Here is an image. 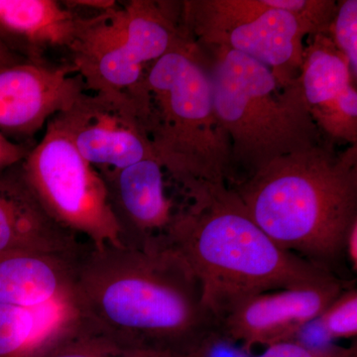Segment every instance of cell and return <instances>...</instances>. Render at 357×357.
I'll return each mask as SVG.
<instances>
[{
  "label": "cell",
  "instance_id": "obj_1",
  "mask_svg": "<svg viewBox=\"0 0 357 357\" xmlns=\"http://www.w3.org/2000/svg\"><path fill=\"white\" fill-rule=\"evenodd\" d=\"M70 302L89 328L121 351L187 357L220 342L203 283L167 245L89 246L77 262Z\"/></svg>",
  "mask_w": 357,
  "mask_h": 357
},
{
  "label": "cell",
  "instance_id": "obj_2",
  "mask_svg": "<svg viewBox=\"0 0 357 357\" xmlns=\"http://www.w3.org/2000/svg\"><path fill=\"white\" fill-rule=\"evenodd\" d=\"M277 245L332 271L357 220V148L316 145L284 155L231 188Z\"/></svg>",
  "mask_w": 357,
  "mask_h": 357
},
{
  "label": "cell",
  "instance_id": "obj_3",
  "mask_svg": "<svg viewBox=\"0 0 357 357\" xmlns=\"http://www.w3.org/2000/svg\"><path fill=\"white\" fill-rule=\"evenodd\" d=\"M187 196L190 203L176 211L165 244L199 277L213 312L238 296L314 285L337 277L277 245L227 185H206Z\"/></svg>",
  "mask_w": 357,
  "mask_h": 357
},
{
  "label": "cell",
  "instance_id": "obj_4",
  "mask_svg": "<svg viewBox=\"0 0 357 357\" xmlns=\"http://www.w3.org/2000/svg\"><path fill=\"white\" fill-rule=\"evenodd\" d=\"M131 91L139 100L155 159L187 194L227 185L229 142L213 109L198 45L184 35Z\"/></svg>",
  "mask_w": 357,
  "mask_h": 357
},
{
  "label": "cell",
  "instance_id": "obj_5",
  "mask_svg": "<svg viewBox=\"0 0 357 357\" xmlns=\"http://www.w3.org/2000/svg\"><path fill=\"white\" fill-rule=\"evenodd\" d=\"M211 48L206 70L231 165L243 167L249 176L278 157L321 144L298 81L282 84L255 59L227 47Z\"/></svg>",
  "mask_w": 357,
  "mask_h": 357
},
{
  "label": "cell",
  "instance_id": "obj_6",
  "mask_svg": "<svg viewBox=\"0 0 357 357\" xmlns=\"http://www.w3.org/2000/svg\"><path fill=\"white\" fill-rule=\"evenodd\" d=\"M185 29L202 43L262 63L282 84H295L306 36L330 33L337 10L328 0H199L183 4Z\"/></svg>",
  "mask_w": 357,
  "mask_h": 357
},
{
  "label": "cell",
  "instance_id": "obj_7",
  "mask_svg": "<svg viewBox=\"0 0 357 357\" xmlns=\"http://www.w3.org/2000/svg\"><path fill=\"white\" fill-rule=\"evenodd\" d=\"M30 189L59 227L91 248L123 246L100 171L49 122L21 163Z\"/></svg>",
  "mask_w": 357,
  "mask_h": 357
},
{
  "label": "cell",
  "instance_id": "obj_8",
  "mask_svg": "<svg viewBox=\"0 0 357 357\" xmlns=\"http://www.w3.org/2000/svg\"><path fill=\"white\" fill-rule=\"evenodd\" d=\"M184 36L162 2L134 0L91 16L72 53V65L86 89L128 91L145 65L168 53Z\"/></svg>",
  "mask_w": 357,
  "mask_h": 357
},
{
  "label": "cell",
  "instance_id": "obj_9",
  "mask_svg": "<svg viewBox=\"0 0 357 357\" xmlns=\"http://www.w3.org/2000/svg\"><path fill=\"white\" fill-rule=\"evenodd\" d=\"M49 122L98 170L154 157L139 100L131 89H84Z\"/></svg>",
  "mask_w": 357,
  "mask_h": 357
},
{
  "label": "cell",
  "instance_id": "obj_10",
  "mask_svg": "<svg viewBox=\"0 0 357 357\" xmlns=\"http://www.w3.org/2000/svg\"><path fill=\"white\" fill-rule=\"evenodd\" d=\"M337 277L314 285L248 294L213 310L220 342L244 351L295 340L344 290Z\"/></svg>",
  "mask_w": 357,
  "mask_h": 357
},
{
  "label": "cell",
  "instance_id": "obj_11",
  "mask_svg": "<svg viewBox=\"0 0 357 357\" xmlns=\"http://www.w3.org/2000/svg\"><path fill=\"white\" fill-rule=\"evenodd\" d=\"M86 89L74 66L26 61L0 70V132L28 144ZM31 146V145H29Z\"/></svg>",
  "mask_w": 357,
  "mask_h": 357
},
{
  "label": "cell",
  "instance_id": "obj_12",
  "mask_svg": "<svg viewBox=\"0 0 357 357\" xmlns=\"http://www.w3.org/2000/svg\"><path fill=\"white\" fill-rule=\"evenodd\" d=\"M98 171L107 185L122 245L140 250L165 245L176 211L167 198L165 171L159 162L150 157L124 168Z\"/></svg>",
  "mask_w": 357,
  "mask_h": 357
},
{
  "label": "cell",
  "instance_id": "obj_13",
  "mask_svg": "<svg viewBox=\"0 0 357 357\" xmlns=\"http://www.w3.org/2000/svg\"><path fill=\"white\" fill-rule=\"evenodd\" d=\"M354 79L349 62L330 33L309 37L298 84L310 114L319 130L356 145L357 93Z\"/></svg>",
  "mask_w": 357,
  "mask_h": 357
},
{
  "label": "cell",
  "instance_id": "obj_14",
  "mask_svg": "<svg viewBox=\"0 0 357 357\" xmlns=\"http://www.w3.org/2000/svg\"><path fill=\"white\" fill-rule=\"evenodd\" d=\"M86 248L46 213L21 164L0 172V255L15 251L81 255Z\"/></svg>",
  "mask_w": 357,
  "mask_h": 357
},
{
  "label": "cell",
  "instance_id": "obj_15",
  "mask_svg": "<svg viewBox=\"0 0 357 357\" xmlns=\"http://www.w3.org/2000/svg\"><path fill=\"white\" fill-rule=\"evenodd\" d=\"M81 256L33 251L0 255V304L37 309L70 300Z\"/></svg>",
  "mask_w": 357,
  "mask_h": 357
},
{
  "label": "cell",
  "instance_id": "obj_16",
  "mask_svg": "<svg viewBox=\"0 0 357 357\" xmlns=\"http://www.w3.org/2000/svg\"><path fill=\"white\" fill-rule=\"evenodd\" d=\"M91 16L56 0H0V33L22 42L29 61H43L42 53L48 49L72 53Z\"/></svg>",
  "mask_w": 357,
  "mask_h": 357
},
{
  "label": "cell",
  "instance_id": "obj_17",
  "mask_svg": "<svg viewBox=\"0 0 357 357\" xmlns=\"http://www.w3.org/2000/svg\"><path fill=\"white\" fill-rule=\"evenodd\" d=\"M77 316L70 300L37 309L0 304V357H34Z\"/></svg>",
  "mask_w": 357,
  "mask_h": 357
},
{
  "label": "cell",
  "instance_id": "obj_18",
  "mask_svg": "<svg viewBox=\"0 0 357 357\" xmlns=\"http://www.w3.org/2000/svg\"><path fill=\"white\" fill-rule=\"evenodd\" d=\"M121 349L77 318L34 357H119Z\"/></svg>",
  "mask_w": 357,
  "mask_h": 357
},
{
  "label": "cell",
  "instance_id": "obj_19",
  "mask_svg": "<svg viewBox=\"0 0 357 357\" xmlns=\"http://www.w3.org/2000/svg\"><path fill=\"white\" fill-rule=\"evenodd\" d=\"M318 321L330 340H356L357 335V290L344 287L324 310Z\"/></svg>",
  "mask_w": 357,
  "mask_h": 357
},
{
  "label": "cell",
  "instance_id": "obj_20",
  "mask_svg": "<svg viewBox=\"0 0 357 357\" xmlns=\"http://www.w3.org/2000/svg\"><path fill=\"white\" fill-rule=\"evenodd\" d=\"M333 43L344 56L354 79L357 77V1L345 0L337 6V13L331 26Z\"/></svg>",
  "mask_w": 357,
  "mask_h": 357
},
{
  "label": "cell",
  "instance_id": "obj_21",
  "mask_svg": "<svg viewBox=\"0 0 357 357\" xmlns=\"http://www.w3.org/2000/svg\"><path fill=\"white\" fill-rule=\"evenodd\" d=\"M255 357H357V345L317 347L292 340L268 347Z\"/></svg>",
  "mask_w": 357,
  "mask_h": 357
},
{
  "label": "cell",
  "instance_id": "obj_22",
  "mask_svg": "<svg viewBox=\"0 0 357 357\" xmlns=\"http://www.w3.org/2000/svg\"><path fill=\"white\" fill-rule=\"evenodd\" d=\"M32 147L9 139L0 132V172L22 163Z\"/></svg>",
  "mask_w": 357,
  "mask_h": 357
},
{
  "label": "cell",
  "instance_id": "obj_23",
  "mask_svg": "<svg viewBox=\"0 0 357 357\" xmlns=\"http://www.w3.org/2000/svg\"><path fill=\"white\" fill-rule=\"evenodd\" d=\"M27 60L7 42L6 37L0 33V70L24 63Z\"/></svg>",
  "mask_w": 357,
  "mask_h": 357
},
{
  "label": "cell",
  "instance_id": "obj_24",
  "mask_svg": "<svg viewBox=\"0 0 357 357\" xmlns=\"http://www.w3.org/2000/svg\"><path fill=\"white\" fill-rule=\"evenodd\" d=\"M64 2L70 8L76 10L81 8L91 9L98 14L107 13L119 7L114 0H68Z\"/></svg>",
  "mask_w": 357,
  "mask_h": 357
},
{
  "label": "cell",
  "instance_id": "obj_25",
  "mask_svg": "<svg viewBox=\"0 0 357 357\" xmlns=\"http://www.w3.org/2000/svg\"><path fill=\"white\" fill-rule=\"evenodd\" d=\"M344 255L351 265L352 271H357V220L349 227L344 243Z\"/></svg>",
  "mask_w": 357,
  "mask_h": 357
},
{
  "label": "cell",
  "instance_id": "obj_26",
  "mask_svg": "<svg viewBox=\"0 0 357 357\" xmlns=\"http://www.w3.org/2000/svg\"><path fill=\"white\" fill-rule=\"evenodd\" d=\"M187 356L192 357L194 356ZM119 357H184L177 356V354H172V352L157 351V349H126L122 351Z\"/></svg>",
  "mask_w": 357,
  "mask_h": 357
},
{
  "label": "cell",
  "instance_id": "obj_27",
  "mask_svg": "<svg viewBox=\"0 0 357 357\" xmlns=\"http://www.w3.org/2000/svg\"><path fill=\"white\" fill-rule=\"evenodd\" d=\"M211 351H213V349H202V351L196 352L192 357H211Z\"/></svg>",
  "mask_w": 357,
  "mask_h": 357
}]
</instances>
